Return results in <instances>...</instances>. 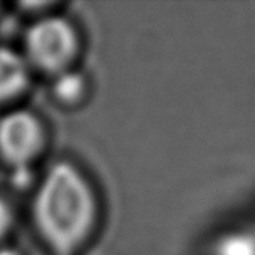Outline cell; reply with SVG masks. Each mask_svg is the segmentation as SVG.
Segmentation results:
<instances>
[{
  "mask_svg": "<svg viewBox=\"0 0 255 255\" xmlns=\"http://www.w3.org/2000/svg\"><path fill=\"white\" fill-rule=\"evenodd\" d=\"M213 255H255V234L247 231L225 234L215 244Z\"/></svg>",
  "mask_w": 255,
  "mask_h": 255,
  "instance_id": "cell-5",
  "label": "cell"
},
{
  "mask_svg": "<svg viewBox=\"0 0 255 255\" xmlns=\"http://www.w3.org/2000/svg\"><path fill=\"white\" fill-rule=\"evenodd\" d=\"M45 131L29 110H13L0 118V158L15 168L29 165L42 152Z\"/></svg>",
  "mask_w": 255,
  "mask_h": 255,
  "instance_id": "cell-3",
  "label": "cell"
},
{
  "mask_svg": "<svg viewBox=\"0 0 255 255\" xmlns=\"http://www.w3.org/2000/svg\"><path fill=\"white\" fill-rule=\"evenodd\" d=\"M0 255H16V254L8 252V251H0Z\"/></svg>",
  "mask_w": 255,
  "mask_h": 255,
  "instance_id": "cell-7",
  "label": "cell"
},
{
  "mask_svg": "<svg viewBox=\"0 0 255 255\" xmlns=\"http://www.w3.org/2000/svg\"><path fill=\"white\" fill-rule=\"evenodd\" d=\"M97 218L92 186L73 163H53L32 199V221L55 255L76 254L91 236Z\"/></svg>",
  "mask_w": 255,
  "mask_h": 255,
  "instance_id": "cell-1",
  "label": "cell"
},
{
  "mask_svg": "<svg viewBox=\"0 0 255 255\" xmlns=\"http://www.w3.org/2000/svg\"><path fill=\"white\" fill-rule=\"evenodd\" d=\"M13 225V212L10 209V204L0 196V239L10 231Z\"/></svg>",
  "mask_w": 255,
  "mask_h": 255,
  "instance_id": "cell-6",
  "label": "cell"
},
{
  "mask_svg": "<svg viewBox=\"0 0 255 255\" xmlns=\"http://www.w3.org/2000/svg\"><path fill=\"white\" fill-rule=\"evenodd\" d=\"M79 52L78 31L70 19L47 15L34 21L24 34V60L47 75L66 73Z\"/></svg>",
  "mask_w": 255,
  "mask_h": 255,
  "instance_id": "cell-2",
  "label": "cell"
},
{
  "mask_svg": "<svg viewBox=\"0 0 255 255\" xmlns=\"http://www.w3.org/2000/svg\"><path fill=\"white\" fill-rule=\"evenodd\" d=\"M29 83V65L23 55L0 45V104L10 102Z\"/></svg>",
  "mask_w": 255,
  "mask_h": 255,
  "instance_id": "cell-4",
  "label": "cell"
}]
</instances>
